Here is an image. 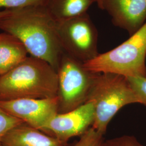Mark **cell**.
<instances>
[{
	"instance_id": "17",
	"label": "cell",
	"mask_w": 146,
	"mask_h": 146,
	"mask_svg": "<svg viewBox=\"0 0 146 146\" xmlns=\"http://www.w3.org/2000/svg\"><path fill=\"white\" fill-rule=\"evenodd\" d=\"M127 78L140 100L141 104L146 107V76Z\"/></svg>"
},
{
	"instance_id": "15",
	"label": "cell",
	"mask_w": 146,
	"mask_h": 146,
	"mask_svg": "<svg viewBox=\"0 0 146 146\" xmlns=\"http://www.w3.org/2000/svg\"><path fill=\"white\" fill-rule=\"evenodd\" d=\"M48 0H0V9L11 10L28 6L46 5Z\"/></svg>"
},
{
	"instance_id": "3",
	"label": "cell",
	"mask_w": 146,
	"mask_h": 146,
	"mask_svg": "<svg viewBox=\"0 0 146 146\" xmlns=\"http://www.w3.org/2000/svg\"><path fill=\"white\" fill-rule=\"evenodd\" d=\"M90 101L95 108L92 127L103 135L121 109L129 104H141L128 78L112 73L96 74L87 102Z\"/></svg>"
},
{
	"instance_id": "18",
	"label": "cell",
	"mask_w": 146,
	"mask_h": 146,
	"mask_svg": "<svg viewBox=\"0 0 146 146\" xmlns=\"http://www.w3.org/2000/svg\"><path fill=\"white\" fill-rule=\"evenodd\" d=\"M10 13L9 10H3V11H0V19L2 17H5V16L8 15Z\"/></svg>"
},
{
	"instance_id": "20",
	"label": "cell",
	"mask_w": 146,
	"mask_h": 146,
	"mask_svg": "<svg viewBox=\"0 0 146 146\" xmlns=\"http://www.w3.org/2000/svg\"><path fill=\"white\" fill-rule=\"evenodd\" d=\"M0 146H1V145H0Z\"/></svg>"
},
{
	"instance_id": "6",
	"label": "cell",
	"mask_w": 146,
	"mask_h": 146,
	"mask_svg": "<svg viewBox=\"0 0 146 146\" xmlns=\"http://www.w3.org/2000/svg\"><path fill=\"white\" fill-rule=\"evenodd\" d=\"M58 35L64 52L81 62L96 57L98 33L87 13L58 22Z\"/></svg>"
},
{
	"instance_id": "11",
	"label": "cell",
	"mask_w": 146,
	"mask_h": 146,
	"mask_svg": "<svg viewBox=\"0 0 146 146\" xmlns=\"http://www.w3.org/2000/svg\"><path fill=\"white\" fill-rule=\"evenodd\" d=\"M23 43L8 33H0V76L15 67L28 56Z\"/></svg>"
},
{
	"instance_id": "5",
	"label": "cell",
	"mask_w": 146,
	"mask_h": 146,
	"mask_svg": "<svg viewBox=\"0 0 146 146\" xmlns=\"http://www.w3.org/2000/svg\"><path fill=\"white\" fill-rule=\"evenodd\" d=\"M58 113H65L84 104L97 73L84 67V63L64 52L57 70Z\"/></svg>"
},
{
	"instance_id": "10",
	"label": "cell",
	"mask_w": 146,
	"mask_h": 146,
	"mask_svg": "<svg viewBox=\"0 0 146 146\" xmlns=\"http://www.w3.org/2000/svg\"><path fill=\"white\" fill-rule=\"evenodd\" d=\"M1 146H66L68 143L22 123L9 131L0 142Z\"/></svg>"
},
{
	"instance_id": "16",
	"label": "cell",
	"mask_w": 146,
	"mask_h": 146,
	"mask_svg": "<svg viewBox=\"0 0 146 146\" xmlns=\"http://www.w3.org/2000/svg\"><path fill=\"white\" fill-rule=\"evenodd\" d=\"M102 146H144L132 135L121 136L109 140H104Z\"/></svg>"
},
{
	"instance_id": "13",
	"label": "cell",
	"mask_w": 146,
	"mask_h": 146,
	"mask_svg": "<svg viewBox=\"0 0 146 146\" xmlns=\"http://www.w3.org/2000/svg\"><path fill=\"white\" fill-rule=\"evenodd\" d=\"M104 135L95 129L93 127L81 136L78 141L66 146H102Z\"/></svg>"
},
{
	"instance_id": "8",
	"label": "cell",
	"mask_w": 146,
	"mask_h": 146,
	"mask_svg": "<svg viewBox=\"0 0 146 146\" xmlns=\"http://www.w3.org/2000/svg\"><path fill=\"white\" fill-rule=\"evenodd\" d=\"M0 107L9 114L40 131L58 113L57 96L0 101Z\"/></svg>"
},
{
	"instance_id": "12",
	"label": "cell",
	"mask_w": 146,
	"mask_h": 146,
	"mask_svg": "<svg viewBox=\"0 0 146 146\" xmlns=\"http://www.w3.org/2000/svg\"><path fill=\"white\" fill-rule=\"evenodd\" d=\"M98 0H48L46 6L55 19L64 21L87 13Z\"/></svg>"
},
{
	"instance_id": "9",
	"label": "cell",
	"mask_w": 146,
	"mask_h": 146,
	"mask_svg": "<svg viewBox=\"0 0 146 146\" xmlns=\"http://www.w3.org/2000/svg\"><path fill=\"white\" fill-rule=\"evenodd\" d=\"M101 9L108 13L115 26L130 36L146 22V0H103Z\"/></svg>"
},
{
	"instance_id": "1",
	"label": "cell",
	"mask_w": 146,
	"mask_h": 146,
	"mask_svg": "<svg viewBox=\"0 0 146 146\" xmlns=\"http://www.w3.org/2000/svg\"><path fill=\"white\" fill-rule=\"evenodd\" d=\"M0 19V29L17 37L31 56L48 63L56 72L64 53L58 35V21L46 5L11 9Z\"/></svg>"
},
{
	"instance_id": "19",
	"label": "cell",
	"mask_w": 146,
	"mask_h": 146,
	"mask_svg": "<svg viewBox=\"0 0 146 146\" xmlns=\"http://www.w3.org/2000/svg\"><path fill=\"white\" fill-rule=\"evenodd\" d=\"M102 2H103V0H98V2H97V4L99 6L100 9H101V7H102Z\"/></svg>"
},
{
	"instance_id": "2",
	"label": "cell",
	"mask_w": 146,
	"mask_h": 146,
	"mask_svg": "<svg viewBox=\"0 0 146 146\" xmlns=\"http://www.w3.org/2000/svg\"><path fill=\"white\" fill-rule=\"evenodd\" d=\"M58 90L57 72L32 56L0 76V101L55 98Z\"/></svg>"
},
{
	"instance_id": "7",
	"label": "cell",
	"mask_w": 146,
	"mask_h": 146,
	"mask_svg": "<svg viewBox=\"0 0 146 146\" xmlns=\"http://www.w3.org/2000/svg\"><path fill=\"white\" fill-rule=\"evenodd\" d=\"M95 120L93 102H87L65 113H58L41 131L60 141L68 143L74 137H80L92 127Z\"/></svg>"
},
{
	"instance_id": "4",
	"label": "cell",
	"mask_w": 146,
	"mask_h": 146,
	"mask_svg": "<svg viewBox=\"0 0 146 146\" xmlns=\"http://www.w3.org/2000/svg\"><path fill=\"white\" fill-rule=\"evenodd\" d=\"M146 22L117 47L84 63L94 73H112L127 78L146 76Z\"/></svg>"
},
{
	"instance_id": "14",
	"label": "cell",
	"mask_w": 146,
	"mask_h": 146,
	"mask_svg": "<svg viewBox=\"0 0 146 146\" xmlns=\"http://www.w3.org/2000/svg\"><path fill=\"white\" fill-rule=\"evenodd\" d=\"M22 123L24 122L9 114L0 107V142L9 131Z\"/></svg>"
}]
</instances>
